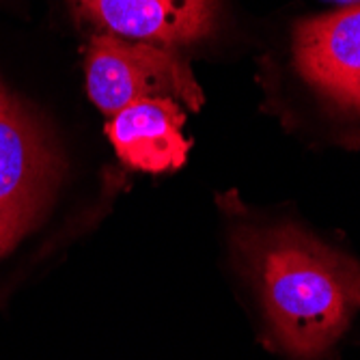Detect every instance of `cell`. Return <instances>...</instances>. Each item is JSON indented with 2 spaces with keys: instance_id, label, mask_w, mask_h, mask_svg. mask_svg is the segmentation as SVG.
Wrapping results in <instances>:
<instances>
[{
  "instance_id": "cell-1",
  "label": "cell",
  "mask_w": 360,
  "mask_h": 360,
  "mask_svg": "<svg viewBox=\"0 0 360 360\" xmlns=\"http://www.w3.org/2000/svg\"><path fill=\"white\" fill-rule=\"evenodd\" d=\"M233 248L274 345L293 360H319L360 311V264L296 224L242 226Z\"/></svg>"
},
{
  "instance_id": "cell-2",
  "label": "cell",
  "mask_w": 360,
  "mask_h": 360,
  "mask_svg": "<svg viewBox=\"0 0 360 360\" xmlns=\"http://www.w3.org/2000/svg\"><path fill=\"white\" fill-rule=\"evenodd\" d=\"M84 74L91 102L108 117L139 100H175L190 110L205 102L192 70L169 46L102 32L89 44Z\"/></svg>"
},
{
  "instance_id": "cell-3",
  "label": "cell",
  "mask_w": 360,
  "mask_h": 360,
  "mask_svg": "<svg viewBox=\"0 0 360 360\" xmlns=\"http://www.w3.org/2000/svg\"><path fill=\"white\" fill-rule=\"evenodd\" d=\"M56 169L39 125L0 84V259L37 224L56 186Z\"/></svg>"
},
{
  "instance_id": "cell-4",
  "label": "cell",
  "mask_w": 360,
  "mask_h": 360,
  "mask_svg": "<svg viewBox=\"0 0 360 360\" xmlns=\"http://www.w3.org/2000/svg\"><path fill=\"white\" fill-rule=\"evenodd\" d=\"M291 50L304 82L337 106L360 112V5L300 22Z\"/></svg>"
},
{
  "instance_id": "cell-5",
  "label": "cell",
  "mask_w": 360,
  "mask_h": 360,
  "mask_svg": "<svg viewBox=\"0 0 360 360\" xmlns=\"http://www.w3.org/2000/svg\"><path fill=\"white\" fill-rule=\"evenodd\" d=\"M74 5L104 32L169 48L203 39L214 24V0H74Z\"/></svg>"
},
{
  "instance_id": "cell-6",
  "label": "cell",
  "mask_w": 360,
  "mask_h": 360,
  "mask_svg": "<svg viewBox=\"0 0 360 360\" xmlns=\"http://www.w3.org/2000/svg\"><path fill=\"white\" fill-rule=\"evenodd\" d=\"M184 121L175 100H139L108 119L106 134L127 167L167 173L186 165L190 141L181 132Z\"/></svg>"
},
{
  "instance_id": "cell-7",
  "label": "cell",
  "mask_w": 360,
  "mask_h": 360,
  "mask_svg": "<svg viewBox=\"0 0 360 360\" xmlns=\"http://www.w3.org/2000/svg\"><path fill=\"white\" fill-rule=\"evenodd\" d=\"M335 3H358V0H335Z\"/></svg>"
}]
</instances>
